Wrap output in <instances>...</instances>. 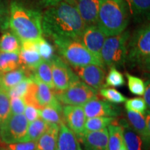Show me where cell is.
Here are the masks:
<instances>
[{
	"label": "cell",
	"instance_id": "6da1fadb",
	"mask_svg": "<svg viewBox=\"0 0 150 150\" xmlns=\"http://www.w3.org/2000/svg\"><path fill=\"white\" fill-rule=\"evenodd\" d=\"M85 24L74 5L63 0L42 13V35L57 39H79Z\"/></svg>",
	"mask_w": 150,
	"mask_h": 150
},
{
	"label": "cell",
	"instance_id": "7a4b0ae2",
	"mask_svg": "<svg viewBox=\"0 0 150 150\" xmlns=\"http://www.w3.org/2000/svg\"><path fill=\"white\" fill-rule=\"evenodd\" d=\"M8 28L20 40H35L42 37V12L21 0L8 5Z\"/></svg>",
	"mask_w": 150,
	"mask_h": 150
},
{
	"label": "cell",
	"instance_id": "3957f363",
	"mask_svg": "<svg viewBox=\"0 0 150 150\" xmlns=\"http://www.w3.org/2000/svg\"><path fill=\"white\" fill-rule=\"evenodd\" d=\"M130 18L125 0H99L97 25L106 37L125 31Z\"/></svg>",
	"mask_w": 150,
	"mask_h": 150
},
{
	"label": "cell",
	"instance_id": "277c9868",
	"mask_svg": "<svg viewBox=\"0 0 150 150\" xmlns=\"http://www.w3.org/2000/svg\"><path fill=\"white\" fill-rule=\"evenodd\" d=\"M126 63L130 67L149 72L150 67V26L141 24L130 35L127 42Z\"/></svg>",
	"mask_w": 150,
	"mask_h": 150
},
{
	"label": "cell",
	"instance_id": "5b68a950",
	"mask_svg": "<svg viewBox=\"0 0 150 150\" xmlns=\"http://www.w3.org/2000/svg\"><path fill=\"white\" fill-rule=\"evenodd\" d=\"M61 57L72 67L97 65L104 67L102 62L86 49L79 39L54 40Z\"/></svg>",
	"mask_w": 150,
	"mask_h": 150
},
{
	"label": "cell",
	"instance_id": "8992f818",
	"mask_svg": "<svg viewBox=\"0 0 150 150\" xmlns=\"http://www.w3.org/2000/svg\"><path fill=\"white\" fill-rule=\"evenodd\" d=\"M129 31L107 37L101 50L100 58L104 66L121 68L127 61V42L130 37Z\"/></svg>",
	"mask_w": 150,
	"mask_h": 150
},
{
	"label": "cell",
	"instance_id": "52a82bcc",
	"mask_svg": "<svg viewBox=\"0 0 150 150\" xmlns=\"http://www.w3.org/2000/svg\"><path fill=\"white\" fill-rule=\"evenodd\" d=\"M54 93L61 104L82 106L92 99H97L98 91L79 80L65 91Z\"/></svg>",
	"mask_w": 150,
	"mask_h": 150
},
{
	"label": "cell",
	"instance_id": "ba28073f",
	"mask_svg": "<svg viewBox=\"0 0 150 150\" xmlns=\"http://www.w3.org/2000/svg\"><path fill=\"white\" fill-rule=\"evenodd\" d=\"M28 125L29 122L24 114H10L0 125V140L5 145L23 142Z\"/></svg>",
	"mask_w": 150,
	"mask_h": 150
},
{
	"label": "cell",
	"instance_id": "9c48e42d",
	"mask_svg": "<svg viewBox=\"0 0 150 150\" xmlns=\"http://www.w3.org/2000/svg\"><path fill=\"white\" fill-rule=\"evenodd\" d=\"M50 63L52 69L54 91L55 92L65 91L80 80L72 67L61 56L55 54L50 61Z\"/></svg>",
	"mask_w": 150,
	"mask_h": 150
},
{
	"label": "cell",
	"instance_id": "30bf717a",
	"mask_svg": "<svg viewBox=\"0 0 150 150\" xmlns=\"http://www.w3.org/2000/svg\"><path fill=\"white\" fill-rule=\"evenodd\" d=\"M106 38V35L98 26L92 24L85 27L79 39L90 52L101 61V50Z\"/></svg>",
	"mask_w": 150,
	"mask_h": 150
},
{
	"label": "cell",
	"instance_id": "8fae6325",
	"mask_svg": "<svg viewBox=\"0 0 150 150\" xmlns=\"http://www.w3.org/2000/svg\"><path fill=\"white\" fill-rule=\"evenodd\" d=\"M72 67L79 79H81L83 82L98 91L104 87L106 72L104 67L97 65Z\"/></svg>",
	"mask_w": 150,
	"mask_h": 150
},
{
	"label": "cell",
	"instance_id": "7c38bea8",
	"mask_svg": "<svg viewBox=\"0 0 150 150\" xmlns=\"http://www.w3.org/2000/svg\"><path fill=\"white\" fill-rule=\"evenodd\" d=\"M62 113L66 126L76 135V138L85 133L86 117L82 106L65 105L62 107Z\"/></svg>",
	"mask_w": 150,
	"mask_h": 150
},
{
	"label": "cell",
	"instance_id": "4fadbf2b",
	"mask_svg": "<svg viewBox=\"0 0 150 150\" xmlns=\"http://www.w3.org/2000/svg\"><path fill=\"white\" fill-rule=\"evenodd\" d=\"M86 119L95 117H118L121 113V108L117 105L106 100L94 99L83 106Z\"/></svg>",
	"mask_w": 150,
	"mask_h": 150
},
{
	"label": "cell",
	"instance_id": "5bb4252c",
	"mask_svg": "<svg viewBox=\"0 0 150 150\" xmlns=\"http://www.w3.org/2000/svg\"><path fill=\"white\" fill-rule=\"evenodd\" d=\"M36 83L37 87L35 92V100L38 109L44 107H53L62 112V106L56 97L54 90L50 88L47 85L44 83L31 74L29 76Z\"/></svg>",
	"mask_w": 150,
	"mask_h": 150
},
{
	"label": "cell",
	"instance_id": "9a60e30c",
	"mask_svg": "<svg viewBox=\"0 0 150 150\" xmlns=\"http://www.w3.org/2000/svg\"><path fill=\"white\" fill-rule=\"evenodd\" d=\"M19 56L21 67H23L32 74L33 70L42 60L38 51L37 40L21 42V50Z\"/></svg>",
	"mask_w": 150,
	"mask_h": 150
},
{
	"label": "cell",
	"instance_id": "2e32d148",
	"mask_svg": "<svg viewBox=\"0 0 150 150\" xmlns=\"http://www.w3.org/2000/svg\"><path fill=\"white\" fill-rule=\"evenodd\" d=\"M85 150H108V129L86 132L77 138Z\"/></svg>",
	"mask_w": 150,
	"mask_h": 150
},
{
	"label": "cell",
	"instance_id": "e0dca14e",
	"mask_svg": "<svg viewBox=\"0 0 150 150\" xmlns=\"http://www.w3.org/2000/svg\"><path fill=\"white\" fill-rule=\"evenodd\" d=\"M75 6L85 24V27L97 24L99 0H79L75 4Z\"/></svg>",
	"mask_w": 150,
	"mask_h": 150
},
{
	"label": "cell",
	"instance_id": "ac0fdd59",
	"mask_svg": "<svg viewBox=\"0 0 150 150\" xmlns=\"http://www.w3.org/2000/svg\"><path fill=\"white\" fill-rule=\"evenodd\" d=\"M119 125L122 128L123 140L127 150H147L149 146L142 140L138 134L125 120H121Z\"/></svg>",
	"mask_w": 150,
	"mask_h": 150
},
{
	"label": "cell",
	"instance_id": "d6986e66",
	"mask_svg": "<svg viewBox=\"0 0 150 150\" xmlns=\"http://www.w3.org/2000/svg\"><path fill=\"white\" fill-rule=\"evenodd\" d=\"M79 141L75 134L64 122L59 125L57 140V150H77Z\"/></svg>",
	"mask_w": 150,
	"mask_h": 150
},
{
	"label": "cell",
	"instance_id": "ffe728a7",
	"mask_svg": "<svg viewBox=\"0 0 150 150\" xmlns=\"http://www.w3.org/2000/svg\"><path fill=\"white\" fill-rule=\"evenodd\" d=\"M59 125L49 123L45 132L37 140L36 150H57Z\"/></svg>",
	"mask_w": 150,
	"mask_h": 150
},
{
	"label": "cell",
	"instance_id": "44dd1931",
	"mask_svg": "<svg viewBox=\"0 0 150 150\" xmlns=\"http://www.w3.org/2000/svg\"><path fill=\"white\" fill-rule=\"evenodd\" d=\"M128 7L130 18L135 21L149 20L150 0H125Z\"/></svg>",
	"mask_w": 150,
	"mask_h": 150
},
{
	"label": "cell",
	"instance_id": "7402d4cb",
	"mask_svg": "<svg viewBox=\"0 0 150 150\" xmlns=\"http://www.w3.org/2000/svg\"><path fill=\"white\" fill-rule=\"evenodd\" d=\"M127 119L132 129L138 134L145 142L146 145H149L150 133L147 131L145 124V115L138 112L127 110Z\"/></svg>",
	"mask_w": 150,
	"mask_h": 150
},
{
	"label": "cell",
	"instance_id": "603a6c76",
	"mask_svg": "<svg viewBox=\"0 0 150 150\" xmlns=\"http://www.w3.org/2000/svg\"><path fill=\"white\" fill-rule=\"evenodd\" d=\"M31 75V73L23 67H19L16 70L0 75L1 77L0 86H2L6 91H9L11 88L21 82L22 80L25 79L26 78L29 77Z\"/></svg>",
	"mask_w": 150,
	"mask_h": 150
},
{
	"label": "cell",
	"instance_id": "cb8c5ba5",
	"mask_svg": "<svg viewBox=\"0 0 150 150\" xmlns=\"http://www.w3.org/2000/svg\"><path fill=\"white\" fill-rule=\"evenodd\" d=\"M21 50V41L11 32L7 31L0 38V52L19 54Z\"/></svg>",
	"mask_w": 150,
	"mask_h": 150
},
{
	"label": "cell",
	"instance_id": "d4e9b609",
	"mask_svg": "<svg viewBox=\"0 0 150 150\" xmlns=\"http://www.w3.org/2000/svg\"><path fill=\"white\" fill-rule=\"evenodd\" d=\"M49 126V123L41 118L29 123L27 134L24 137L23 142L37 141L40 137L45 132Z\"/></svg>",
	"mask_w": 150,
	"mask_h": 150
},
{
	"label": "cell",
	"instance_id": "484cf974",
	"mask_svg": "<svg viewBox=\"0 0 150 150\" xmlns=\"http://www.w3.org/2000/svg\"><path fill=\"white\" fill-rule=\"evenodd\" d=\"M19 67H21L19 54L0 52V75Z\"/></svg>",
	"mask_w": 150,
	"mask_h": 150
},
{
	"label": "cell",
	"instance_id": "4316f807",
	"mask_svg": "<svg viewBox=\"0 0 150 150\" xmlns=\"http://www.w3.org/2000/svg\"><path fill=\"white\" fill-rule=\"evenodd\" d=\"M115 122L108 126V150H120L124 142L122 128Z\"/></svg>",
	"mask_w": 150,
	"mask_h": 150
},
{
	"label": "cell",
	"instance_id": "83f0119b",
	"mask_svg": "<svg viewBox=\"0 0 150 150\" xmlns=\"http://www.w3.org/2000/svg\"><path fill=\"white\" fill-rule=\"evenodd\" d=\"M32 74L38 79L47 85L52 90L54 89L50 61L42 59L40 64L38 65L36 68L33 70Z\"/></svg>",
	"mask_w": 150,
	"mask_h": 150
},
{
	"label": "cell",
	"instance_id": "f1b7e54d",
	"mask_svg": "<svg viewBox=\"0 0 150 150\" xmlns=\"http://www.w3.org/2000/svg\"><path fill=\"white\" fill-rule=\"evenodd\" d=\"M115 117H95L88 118L85 124V133L91 131L102 130L108 125L115 123Z\"/></svg>",
	"mask_w": 150,
	"mask_h": 150
},
{
	"label": "cell",
	"instance_id": "f546056e",
	"mask_svg": "<svg viewBox=\"0 0 150 150\" xmlns=\"http://www.w3.org/2000/svg\"><path fill=\"white\" fill-rule=\"evenodd\" d=\"M39 117L48 123H54L59 125L63 122V113L53 107H44L38 109Z\"/></svg>",
	"mask_w": 150,
	"mask_h": 150
},
{
	"label": "cell",
	"instance_id": "4dcf8cb0",
	"mask_svg": "<svg viewBox=\"0 0 150 150\" xmlns=\"http://www.w3.org/2000/svg\"><path fill=\"white\" fill-rule=\"evenodd\" d=\"M11 114V98L8 91L0 86V125Z\"/></svg>",
	"mask_w": 150,
	"mask_h": 150
},
{
	"label": "cell",
	"instance_id": "1f68e13d",
	"mask_svg": "<svg viewBox=\"0 0 150 150\" xmlns=\"http://www.w3.org/2000/svg\"><path fill=\"white\" fill-rule=\"evenodd\" d=\"M99 94L106 101L112 104H120L126 102L127 98L115 88L104 87L99 90Z\"/></svg>",
	"mask_w": 150,
	"mask_h": 150
},
{
	"label": "cell",
	"instance_id": "d6a6232c",
	"mask_svg": "<svg viewBox=\"0 0 150 150\" xmlns=\"http://www.w3.org/2000/svg\"><path fill=\"white\" fill-rule=\"evenodd\" d=\"M126 77L127 79V85L129 91L133 95L142 96L145 92V82L142 79L134 75L126 73Z\"/></svg>",
	"mask_w": 150,
	"mask_h": 150
},
{
	"label": "cell",
	"instance_id": "836d02e7",
	"mask_svg": "<svg viewBox=\"0 0 150 150\" xmlns=\"http://www.w3.org/2000/svg\"><path fill=\"white\" fill-rule=\"evenodd\" d=\"M104 83V87H120L125 84V79L123 74L117 68L110 67L108 74L105 78Z\"/></svg>",
	"mask_w": 150,
	"mask_h": 150
},
{
	"label": "cell",
	"instance_id": "e575fe53",
	"mask_svg": "<svg viewBox=\"0 0 150 150\" xmlns=\"http://www.w3.org/2000/svg\"><path fill=\"white\" fill-rule=\"evenodd\" d=\"M37 46L38 53L43 60L50 61L55 55L54 47L44 38L41 37L40 38L38 39Z\"/></svg>",
	"mask_w": 150,
	"mask_h": 150
},
{
	"label": "cell",
	"instance_id": "d590c367",
	"mask_svg": "<svg viewBox=\"0 0 150 150\" xmlns=\"http://www.w3.org/2000/svg\"><path fill=\"white\" fill-rule=\"evenodd\" d=\"M125 108L127 110H131L145 115L147 110V106L145 101L140 97L127 99L125 102Z\"/></svg>",
	"mask_w": 150,
	"mask_h": 150
},
{
	"label": "cell",
	"instance_id": "8d00e7d4",
	"mask_svg": "<svg viewBox=\"0 0 150 150\" xmlns=\"http://www.w3.org/2000/svg\"><path fill=\"white\" fill-rule=\"evenodd\" d=\"M31 81L32 80L30 77L26 78L25 79L22 80L21 82L11 88L9 91H8L10 98H14V97L23 98L24 95L27 93Z\"/></svg>",
	"mask_w": 150,
	"mask_h": 150
},
{
	"label": "cell",
	"instance_id": "74e56055",
	"mask_svg": "<svg viewBox=\"0 0 150 150\" xmlns=\"http://www.w3.org/2000/svg\"><path fill=\"white\" fill-rule=\"evenodd\" d=\"M26 104L23 98L14 97L11 98V114L12 115H20L24 114Z\"/></svg>",
	"mask_w": 150,
	"mask_h": 150
},
{
	"label": "cell",
	"instance_id": "f35d334b",
	"mask_svg": "<svg viewBox=\"0 0 150 150\" xmlns=\"http://www.w3.org/2000/svg\"><path fill=\"white\" fill-rule=\"evenodd\" d=\"M8 4L6 0H0V29L8 28Z\"/></svg>",
	"mask_w": 150,
	"mask_h": 150
},
{
	"label": "cell",
	"instance_id": "ab89813d",
	"mask_svg": "<svg viewBox=\"0 0 150 150\" xmlns=\"http://www.w3.org/2000/svg\"><path fill=\"white\" fill-rule=\"evenodd\" d=\"M8 150H36L37 141L21 142L18 143L5 145Z\"/></svg>",
	"mask_w": 150,
	"mask_h": 150
},
{
	"label": "cell",
	"instance_id": "60d3db41",
	"mask_svg": "<svg viewBox=\"0 0 150 150\" xmlns=\"http://www.w3.org/2000/svg\"><path fill=\"white\" fill-rule=\"evenodd\" d=\"M24 115L29 123L40 117H39L38 109L34 107V106H31V105H26Z\"/></svg>",
	"mask_w": 150,
	"mask_h": 150
},
{
	"label": "cell",
	"instance_id": "b9f144b4",
	"mask_svg": "<svg viewBox=\"0 0 150 150\" xmlns=\"http://www.w3.org/2000/svg\"><path fill=\"white\" fill-rule=\"evenodd\" d=\"M145 92H144V101H145L146 105H147V108L149 109L150 108V83L149 80H148L146 83H145Z\"/></svg>",
	"mask_w": 150,
	"mask_h": 150
},
{
	"label": "cell",
	"instance_id": "7bdbcfd3",
	"mask_svg": "<svg viewBox=\"0 0 150 150\" xmlns=\"http://www.w3.org/2000/svg\"><path fill=\"white\" fill-rule=\"evenodd\" d=\"M63 1V0H40L41 3L42 4L45 6L50 7L54 6L57 4H59L60 1Z\"/></svg>",
	"mask_w": 150,
	"mask_h": 150
},
{
	"label": "cell",
	"instance_id": "ee69618b",
	"mask_svg": "<svg viewBox=\"0 0 150 150\" xmlns=\"http://www.w3.org/2000/svg\"><path fill=\"white\" fill-rule=\"evenodd\" d=\"M65 1H67V2H68V3L72 4L75 6V4L79 0H65Z\"/></svg>",
	"mask_w": 150,
	"mask_h": 150
},
{
	"label": "cell",
	"instance_id": "f6af8a7d",
	"mask_svg": "<svg viewBox=\"0 0 150 150\" xmlns=\"http://www.w3.org/2000/svg\"><path fill=\"white\" fill-rule=\"evenodd\" d=\"M120 150H127V148H126V146H125V142H123L122 145V147H121L120 149Z\"/></svg>",
	"mask_w": 150,
	"mask_h": 150
},
{
	"label": "cell",
	"instance_id": "bcb514c9",
	"mask_svg": "<svg viewBox=\"0 0 150 150\" xmlns=\"http://www.w3.org/2000/svg\"><path fill=\"white\" fill-rule=\"evenodd\" d=\"M0 150H8V149H6V148H0Z\"/></svg>",
	"mask_w": 150,
	"mask_h": 150
},
{
	"label": "cell",
	"instance_id": "7dc6e473",
	"mask_svg": "<svg viewBox=\"0 0 150 150\" xmlns=\"http://www.w3.org/2000/svg\"><path fill=\"white\" fill-rule=\"evenodd\" d=\"M77 150H82L81 147V146H79V148H78V149H77Z\"/></svg>",
	"mask_w": 150,
	"mask_h": 150
},
{
	"label": "cell",
	"instance_id": "c3c4849f",
	"mask_svg": "<svg viewBox=\"0 0 150 150\" xmlns=\"http://www.w3.org/2000/svg\"><path fill=\"white\" fill-rule=\"evenodd\" d=\"M0 83H1V77H0Z\"/></svg>",
	"mask_w": 150,
	"mask_h": 150
}]
</instances>
